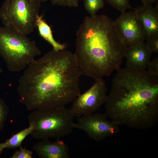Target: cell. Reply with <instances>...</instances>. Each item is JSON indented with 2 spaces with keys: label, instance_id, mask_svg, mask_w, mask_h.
Returning a JSON list of instances; mask_svg holds the SVG:
<instances>
[{
  "label": "cell",
  "instance_id": "cell-8",
  "mask_svg": "<svg viewBox=\"0 0 158 158\" xmlns=\"http://www.w3.org/2000/svg\"><path fill=\"white\" fill-rule=\"evenodd\" d=\"M95 81L90 88L72 102L70 109L75 116L93 113L105 103L107 95L105 83L103 79Z\"/></svg>",
  "mask_w": 158,
  "mask_h": 158
},
{
  "label": "cell",
  "instance_id": "cell-19",
  "mask_svg": "<svg viewBox=\"0 0 158 158\" xmlns=\"http://www.w3.org/2000/svg\"><path fill=\"white\" fill-rule=\"evenodd\" d=\"M20 150L16 151L11 158H32V152L30 150L23 148L21 145Z\"/></svg>",
  "mask_w": 158,
  "mask_h": 158
},
{
  "label": "cell",
  "instance_id": "cell-22",
  "mask_svg": "<svg viewBox=\"0 0 158 158\" xmlns=\"http://www.w3.org/2000/svg\"><path fill=\"white\" fill-rule=\"evenodd\" d=\"M142 4L152 5V4L157 1V0H140Z\"/></svg>",
  "mask_w": 158,
  "mask_h": 158
},
{
  "label": "cell",
  "instance_id": "cell-14",
  "mask_svg": "<svg viewBox=\"0 0 158 158\" xmlns=\"http://www.w3.org/2000/svg\"><path fill=\"white\" fill-rule=\"evenodd\" d=\"M33 129L32 124L26 128L13 135L3 143L5 148H14L21 145L24 139L28 135L30 134Z\"/></svg>",
  "mask_w": 158,
  "mask_h": 158
},
{
  "label": "cell",
  "instance_id": "cell-1",
  "mask_svg": "<svg viewBox=\"0 0 158 158\" xmlns=\"http://www.w3.org/2000/svg\"><path fill=\"white\" fill-rule=\"evenodd\" d=\"M81 75L74 53L52 49L25 68L17 88L20 101L28 111L65 106L80 94Z\"/></svg>",
  "mask_w": 158,
  "mask_h": 158
},
{
  "label": "cell",
  "instance_id": "cell-18",
  "mask_svg": "<svg viewBox=\"0 0 158 158\" xmlns=\"http://www.w3.org/2000/svg\"><path fill=\"white\" fill-rule=\"evenodd\" d=\"M54 5L69 7H77L78 6V0H50Z\"/></svg>",
  "mask_w": 158,
  "mask_h": 158
},
{
  "label": "cell",
  "instance_id": "cell-21",
  "mask_svg": "<svg viewBox=\"0 0 158 158\" xmlns=\"http://www.w3.org/2000/svg\"><path fill=\"white\" fill-rule=\"evenodd\" d=\"M145 42L148 48L153 52H158V37L146 41Z\"/></svg>",
  "mask_w": 158,
  "mask_h": 158
},
{
  "label": "cell",
  "instance_id": "cell-11",
  "mask_svg": "<svg viewBox=\"0 0 158 158\" xmlns=\"http://www.w3.org/2000/svg\"><path fill=\"white\" fill-rule=\"evenodd\" d=\"M33 150L41 158H68L69 151L68 145L59 138L54 142L49 141L48 139L42 140L35 143Z\"/></svg>",
  "mask_w": 158,
  "mask_h": 158
},
{
  "label": "cell",
  "instance_id": "cell-25",
  "mask_svg": "<svg viewBox=\"0 0 158 158\" xmlns=\"http://www.w3.org/2000/svg\"><path fill=\"white\" fill-rule=\"evenodd\" d=\"M2 69L1 68H0V74L2 72Z\"/></svg>",
  "mask_w": 158,
  "mask_h": 158
},
{
  "label": "cell",
  "instance_id": "cell-9",
  "mask_svg": "<svg viewBox=\"0 0 158 158\" xmlns=\"http://www.w3.org/2000/svg\"><path fill=\"white\" fill-rule=\"evenodd\" d=\"M121 13L114 23L126 47L134 46L144 42V32L134 11Z\"/></svg>",
  "mask_w": 158,
  "mask_h": 158
},
{
  "label": "cell",
  "instance_id": "cell-5",
  "mask_svg": "<svg viewBox=\"0 0 158 158\" xmlns=\"http://www.w3.org/2000/svg\"><path fill=\"white\" fill-rule=\"evenodd\" d=\"M70 108L65 106L34 110L28 116L33 129L31 135L38 139H57L70 135L73 131L75 117Z\"/></svg>",
  "mask_w": 158,
  "mask_h": 158
},
{
  "label": "cell",
  "instance_id": "cell-2",
  "mask_svg": "<svg viewBox=\"0 0 158 158\" xmlns=\"http://www.w3.org/2000/svg\"><path fill=\"white\" fill-rule=\"evenodd\" d=\"M116 71L104 103L106 115L118 126H154L158 120V76L126 66Z\"/></svg>",
  "mask_w": 158,
  "mask_h": 158
},
{
  "label": "cell",
  "instance_id": "cell-7",
  "mask_svg": "<svg viewBox=\"0 0 158 158\" xmlns=\"http://www.w3.org/2000/svg\"><path fill=\"white\" fill-rule=\"evenodd\" d=\"M105 114L98 113L77 117V122L73 124L74 128L85 132L88 137L99 142L114 135L120 130L118 125L107 119Z\"/></svg>",
  "mask_w": 158,
  "mask_h": 158
},
{
  "label": "cell",
  "instance_id": "cell-23",
  "mask_svg": "<svg viewBox=\"0 0 158 158\" xmlns=\"http://www.w3.org/2000/svg\"><path fill=\"white\" fill-rule=\"evenodd\" d=\"M4 148H5L4 143H0V155Z\"/></svg>",
  "mask_w": 158,
  "mask_h": 158
},
{
  "label": "cell",
  "instance_id": "cell-16",
  "mask_svg": "<svg viewBox=\"0 0 158 158\" xmlns=\"http://www.w3.org/2000/svg\"><path fill=\"white\" fill-rule=\"evenodd\" d=\"M111 6L121 12L131 8L130 0H106Z\"/></svg>",
  "mask_w": 158,
  "mask_h": 158
},
{
  "label": "cell",
  "instance_id": "cell-3",
  "mask_svg": "<svg viewBox=\"0 0 158 158\" xmlns=\"http://www.w3.org/2000/svg\"><path fill=\"white\" fill-rule=\"evenodd\" d=\"M113 20L105 15L85 17L76 33L74 53L81 75L95 80L120 67L126 48Z\"/></svg>",
  "mask_w": 158,
  "mask_h": 158
},
{
  "label": "cell",
  "instance_id": "cell-15",
  "mask_svg": "<svg viewBox=\"0 0 158 158\" xmlns=\"http://www.w3.org/2000/svg\"><path fill=\"white\" fill-rule=\"evenodd\" d=\"M104 0H84V6L90 16L95 15L104 6Z\"/></svg>",
  "mask_w": 158,
  "mask_h": 158
},
{
  "label": "cell",
  "instance_id": "cell-20",
  "mask_svg": "<svg viewBox=\"0 0 158 158\" xmlns=\"http://www.w3.org/2000/svg\"><path fill=\"white\" fill-rule=\"evenodd\" d=\"M147 71L151 75L158 76V56H157L149 63Z\"/></svg>",
  "mask_w": 158,
  "mask_h": 158
},
{
  "label": "cell",
  "instance_id": "cell-10",
  "mask_svg": "<svg viewBox=\"0 0 158 158\" xmlns=\"http://www.w3.org/2000/svg\"><path fill=\"white\" fill-rule=\"evenodd\" d=\"M143 31L145 40L158 37V7L142 4L134 10Z\"/></svg>",
  "mask_w": 158,
  "mask_h": 158
},
{
  "label": "cell",
  "instance_id": "cell-24",
  "mask_svg": "<svg viewBox=\"0 0 158 158\" xmlns=\"http://www.w3.org/2000/svg\"><path fill=\"white\" fill-rule=\"evenodd\" d=\"M42 2H46L49 0H40Z\"/></svg>",
  "mask_w": 158,
  "mask_h": 158
},
{
  "label": "cell",
  "instance_id": "cell-12",
  "mask_svg": "<svg viewBox=\"0 0 158 158\" xmlns=\"http://www.w3.org/2000/svg\"><path fill=\"white\" fill-rule=\"evenodd\" d=\"M152 53L145 42L127 47L125 54L126 66L138 70H146Z\"/></svg>",
  "mask_w": 158,
  "mask_h": 158
},
{
  "label": "cell",
  "instance_id": "cell-4",
  "mask_svg": "<svg viewBox=\"0 0 158 158\" xmlns=\"http://www.w3.org/2000/svg\"><path fill=\"white\" fill-rule=\"evenodd\" d=\"M27 35L11 26L0 27V57L10 71L25 69L41 54L35 42Z\"/></svg>",
  "mask_w": 158,
  "mask_h": 158
},
{
  "label": "cell",
  "instance_id": "cell-6",
  "mask_svg": "<svg viewBox=\"0 0 158 158\" xmlns=\"http://www.w3.org/2000/svg\"><path fill=\"white\" fill-rule=\"evenodd\" d=\"M41 2L40 0H5L0 8V19L4 25L29 34L36 27Z\"/></svg>",
  "mask_w": 158,
  "mask_h": 158
},
{
  "label": "cell",
  "instance_id": "cell-17",
  "mask_svg": "<svg viewBox=\"0 0 158 158\" xmlns=\"http://www.w3.org/2000/svg\"><path fill=\"white\" fill-rule=\"evenodd\" d=\"M9 113V108L4 101L0 98V130L4 128Z\"/></svg>",
  "mask_w": 158,
  "mask_h": 158
},
{
  "label": "cell",
  "instance_id": "cell-13",
  "mask_svg": "<svg viewBox=\"0 0 158 158\" xmlns=\"http://www.w3.org/2000/svg\"><path fill=\"white\" fill-rule=\"evenodd\" d=\"M42 15H39L36 22L40 35L52 46L53 49L59 51L65 49L66 45L56 41L54 37L51 27L43 19Z\"/></svg>",
  "mask_w": 158,
  "mask_h": 158
}]
</instances>
